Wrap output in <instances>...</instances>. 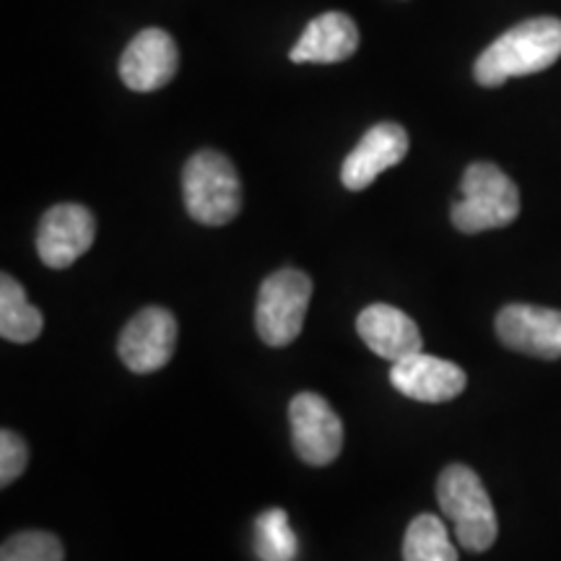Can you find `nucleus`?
I'll use <instances>...</instances> for the list:
<instances>
[{"label":"nucleus","instance_id":"obj_3","mask_svg":"<svg viewBox=\"0 0 561 561\" xmlns=\"http://www.w3.org/2000/svg\"><path fill=\"white\" fill-rule=\"evenodd\" d=\"M462 198L453 206V224L462 234L510 227L520 216L517 185L491 161H476L462 174Z\"/></svg>","mask_w":561,"mask_h":561},{"label":"nucleus","instance_id":"obj_14","mask_svg":"<svg viewBox=\"0 0 561 561\" xmlns=\"http://www.w3.org/2000/svg\"><path fill=\"white\" fill-rule=\"evenodd\" d=\"M359 47V30L346 13L331 11L312 19L297 45L291 47V62H341Z\"/></svg>","mask_w":561,"mask_h":561},{"label":"nucleus","instance_id":"obj_8","mask_svg":"<svg viewBox=\"0 0 561 561\" xmlns=\"http://www.w3.org/2000/svg\"><path fill=\"white\" fill-rule=\"evenodd\" d=\"M96 240V219L87 206L60 203L42 216L37 229L39 261L47 268L62 271L87 255Z\"/></svg>","mask_w":561,"mask_h":561},{"label":"nucleus","instance_id":"obj_11","mask_svg":"<svg viewBox=\"0 0 561 561\" xmlns=\"http://www.w3.org/2000/svg\"><path fill=\"white\" fill-rule=\"evenodd\" d=\"M409 153V133L398 123H380L364 133L356 149L341 167V182L348 191L359 193L390 167L401 164Z\"/></svg>","mask_w":561,"mask_h":561},{"label":"nucleus","instance_id":"obj_12","mask_svg":"<svg viewBox=\"0 0 561 561\" xmlns=\"http://www.w3.org/2000/svg\"><path fill=\"white\" fill-rule=\"evenodd\" d=\"M180 68V50L164 30H144L125 47L121 79L133 91L164 89Z\"/></svg>","mask_w":561,"mask_h":561},{"label":"nucleus","instance_id":"obj_19","mask_svg":"<svg viewBox=\"0 0 561 561\" xmlns=\"http://www.w3.org/2000/svg\"><path fill=\"white\" fill-rule=\"evenodd\" d=\"M26 462H30L26 442L11 430L0 432V486H11L26 471Z\"/></svg>","mask_w":561,"mask_h":561},{"label":"nucleus","instance_id":"obj_6","mask_svg":"<svg viewBox=\"0 0 561 561\" xmlns=\"http://www.w3.org/2000/svg\"><path fill=\"white\" fill-rule=\"evenodd\" d=\"M294 450L310 466H331L343 450V421L314 392H299L289 403Z\"/></svg>","mask_w":561,"mask_h":561},{"label":"nucleus","instance_id":"obj_17","mask_svg":"<svg viewBox=\"0 0 561 561\" xmlns=\"http://www.w3.org/2000/svg\"><path fill=\"white\" fill-rule=\"evenodd\" d=\"M255 551L261 561H294L299 541L294 536L289 515L280 507L265 510L255 523Z\"/></svg>","mask_w":561,"mask_h":561},{"label":"nucleus","instance_id":"obj_7","mask_svg":"<svg viewBox=\"0 0 561 561\" xmlns=\"http://www.w3.org/2000/svg\"><path fill=\"white\" fill-rule=\"evenodd\" d=\"M178 348V320L164 307H146L123 328L121 359L136 375H151L167 367Z\"/></svg>","mask_w":561,"mask_h":561},{"label":"nucleus","instance_id":"obj_13","mask_svg":"<svg viewBox=\"0 0 561 561\" xmlns=\"http://www.w3.org/2000/svg\"><path fill=\"white\" fill-rule=\"evenodd\" d=\"M356 331L377 356L401 362L421 351V331L409 314L392 305H369L356 320Z\"/></svg>","mask_w":561,"mask_h":561},{"label":"nucleus","instance_id":"obj_5","mask_svg":"<svg viewBox=\"0 0 561 561\" xmlns=\"http://www.w3.org/2000/svg\"><path fill=\"white\" fill-rule=\"evenodd\" d=\"M312 297V280L307 273L284 268L271 273L257 291L255 331L273 348L289 346L305 328L307 307Z\"/></svg>","mask_w":561,"mask_h":561},{"label":"nucleus","instance_id":"obj_15","mask_svg":"<svg viewBox=\"0 0 561 561\" xmlns=\"http://www.w3.org/2000/svg\"><path fill=\"white\" fill-rule=\"evenodd\" d=\"M45 320L37 307L30 305L24 286L3 273L0 278V335L11 343H32L39 339Z\"/></svg>","mask_w":561,"mask_h":561},{"label":"nucleus","instance_id":"obj_2","mask_svg":"<svg viewBox=\"0 0 561 561\" xmlns=\"http://www.w3.org/2000/svg\"><path fill=\"white\" fill-rule=\"evenodd\" d=\"M182 198L187 214L206 227H224L242 208V185L234 164L221 151L203 149L182 170Z\"/></svg>","mask_w":561,"mask_h":561},{"label":"nucleus","instance_id":"obj_18","mask_svg":"<svg viewBox=\"0 0 561 561\" xmlns=\"http://www.w3.org/2000/svg\"><path fill=\"white\" fill-rule=\"evenodd\" d=\"M66 551L58 536L45 530H24L5 538L0 561H62Z\"/></svg>","mask_w":561,"mask_h":561},{"label":"nucleus","instance_id":"obj_1","mask_svg":"<svg viewBox=\"0 0 561 561\" xmlns=\"http://www.w3.org/2000/svg\"><path fill=\"white\" fill-rule=\"evenodd\" d=\"M561 58V19L538 16L520 21L496 37L479 55L473 76L481 87L494 89L520 76L541 73Z\"/></svg>","mask_w":561,"mask_h":561},{"label":"nucleus","instance_id":"obj_9","mask_svg":"<svg viewBox=\"0 0 561 561\" xmlns=\"http://www.w3.org/2000/svg\"><path fill=\"white\" fill-rule=\"evenodd\" d=\"M504 346L538 359H561V312L536 305H510L496 314Z\"/></svg>","mask_w":561,"mask_h":561},{"label":"nucleus","instance_id":"obj_16","mask_svg":"<svg viewBox=\"0 0 561 561\" xmlns=\"http://www.w3.org/2000/svg\"><path fill=\"white\" fill-rule=\"evenodd\" d=\"M403 561H458L447 525L437 515L413 517L403 538Z\"/></svg>","mask_w":561,"mask_h":561},{"label":"nucleus","instance_id":"obj_4","mask_svg":"<svg viewBox=\"0 0 561 561\" xmlns=\"http://www.w3.org/2000/svg\"><path fill=\"white\" fill-rule=\"evenodd\" d=\"M437 500L447 520L453 523L455 536L466 551H489L496 541V512L486 489L476 471L468 466H447L439 476Z\"/></svg>","mask_w":561,"mask_h":561},{"label":"nucleus","instance_id":"obj_10","mask_svg":"<svg viewBox=\"0 0 561 561\" xmlns=\"http://www.w3.org/2000/svg\"><path fill=\"white\" fill-rule=\"evenodd\" d=\"M390 382L411 401L445 403L466 390L468 377L458 364L419 351V354L392 364Z\"/></svg>","mask_w":561,"mask_h":561}]
</instances>
